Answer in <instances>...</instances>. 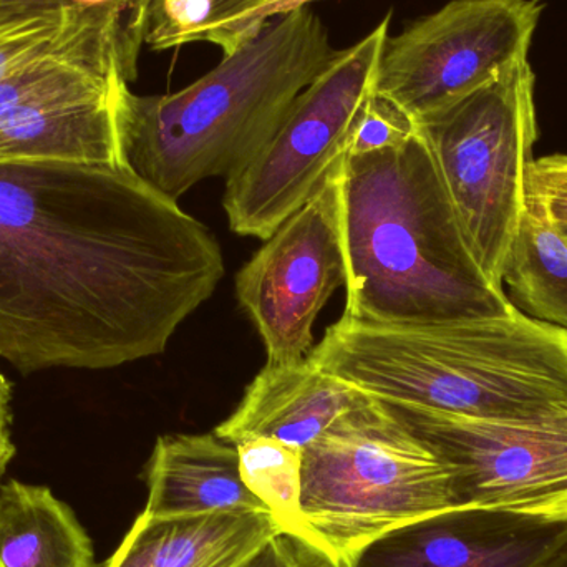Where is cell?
Here are the masks:
<instances>
[{
	"label": "cell",
	"mask_w": 567,
	"mask_h": 567,
	"mask_svg": "<svg viewBox=\"0 0 567 567\" xmlns=\"http://www.w3.org/2000/svg\"><path fill=\"white\" fill-rule=\"evenodd\" d=\"M143 513L196 516L221 512H268L243 482L238 449L212 435L159 436L145 468Z\"/></svg>",
	"instance_id": "5bb4252c"
},
{
	"label": "cell",
	"mask_w": 567,
	"mask_h": 567,
	"mask_svg": "<svg viewBox=\"0 0 567 567\" xmlns=\"http://www.w3.org/2000/svg\"><path fill=\"white\" fill-rule=\"evenodd\" d=\"M556 226H558V228L561 229L563 236H565L566 241H567V226H559V225H556Z\"/></svg>",
	"instance_id": "4316f807"
},
{
	"label": "cell",
	"mask_w": 567,
	"mask_h": 567,
	"mask_svg": "<svg viewBox=\"0 0 567 567\" xmlns=\"http://www.w3.org/2000/svg\"><path fill=\"white\" fill-rule=\"evenodd\" d=\"M535 82L532 65L522 60L415 123L476 262L502 289L506 258L526 209L538 138Z\"/></svg>",
	"instance_id": "8992f818"
},
{
	"label": "cell",
	"mask_w": 567,
	"mask_h": 567,
	"mask_svg": "<svg viewBox=\"0 0 567 567\" xmlns=\"http://www.w3.org/2000/svg\"><path fill=\"white\" fill-rule=\"evenodd\" d=\"M380 402L449 466L460 508L567 522V406L496 420Z\"/></svg>",
	"instance_id": "ba28073f"
},
{
	"label": "cell",
	"mask_w": 567,
	"mask_h": 567,
	"mask_svg": "<svg viewBox=\"0 0 567 567\" xmlns=\"http://www.w3.org/2000/svg\"><path fill=\"white\" fill-rule=\"evenodd\" d=\"M266 0H150L145 43L155 52L212 43L229 22Z\"/></svg>",
	"instance_id": "d6986e66"
},
{
	"label": "cell",
	"mask_w": 567,
	"mask_h": 567,
	"mask_svg": "<svg viewBox=\"0 0 567 567\" xmlns=\"http://www.w3.org/2000/svg\"><path fill=\"white\" fill-rule=\"evenodd\" d=\"M236 449L243 482L275 516L284 535L316 549L300 508L302 450L271 439L246 440Z\"/></svg>",
	"instance_id": "ac0fdd59"
},
{
	"label": "cell",
	"mask_w": 567,
	"mask_h": 567,
	"mask_svg": "<svg viewBox=\"0 0 567 567\" xmlns=\"http://www.w3.org/2000/svg\"><path fill=\"white\" fill-rule=\"evenodd\" d=\"M309 357L367 395L449 415L538 419L567 406V330L516 309L415 327L342 317Z\"/></svg>",
	"instance_id": "277c9868"
},
{
	"label": "cell",
	"mask_w": 567,
	"mask_h": 567,
	"mask_svg": "<svg viewBox=\"0 0 567 567\" xmlns=\"http://www.w3.org/2000/svg\"><path fill=\"white\" fill-rule=\"evenodd\" d=\"M313 2H317V0H266L261 6L241 13L228 25L223 27L213 37L212 43L223 50V55H228V53L235 52L238 47H241L249 37L259 32V29L269 20L287 16L293 10L309 7Z\"/></svg>",
	"instance_id": "603a6c76"
},
{
	"label": "cell",
	"mask_w": 567,
	"mask_h": 567,
	"mask_svg": "<svg viewBox=\"0 0 567 567\" xmlns=\"http://www.w3.org/2000/svg\"><path fill=\"white\" fill-rule=\"evenodd\" d=\"M502 284L516 310L567 330V241L533 196L526 198Z\"/></svg>",
	"instance_id": "e0dca14e"
},
{
	"label": "cell",
	"mask_w": 567,
	"mask_h": 567,
	"mask_svg": "<svg viewBox=\"0 0 567 567\" xmlns=\"http://www.w3.org/2000/svg\"><path fill=\"white\" fill-rule=\"evenodd\" d=\"M539 16L536 0H452L389 37L375 93L420 122L528 60Z\"/></svg>",
	"instance_id": "9c48e42d"
},
{
	"label": "cell",
	"mask_w": 567,
	"mask_h": 567,
	"mask_svg": "<svg viewBox=\"0 0 567 567\" xmlns=\"http://www.w3.org/2000/svg\"><path fill=\"white\" fill-rule=\"evenodd\" d=\"M336 52L322 20L302 7L266 22L179 92L136 95L123 85L115 103L123 165L175 202L203 179L231 176L271 142Z\"/></svg>",
	"instance_id": "3957f363"
},
{
	"label": "cell",
	"mask_w": 567,
	"mask_h": 567,
	"mask_svg": "<svg viewBox=\"0 0 567 567\" xmlns=\"http://www.w3.org/2000/svg\"><path fill=\"white\" fill-rule=\"evenodd\" d=\"M370 395L330 375L310 357L299 363H268L215 435L238 445L271 439L303 450Z\"/></svg>",
	"instance_id": "7c38bea8"
},
{
	"label": "cell",
	"mask_w": 567,
	"mask_h": 567,
	"mask_svg": "<svg viewBox=\"0 0 567 567\" xmlns=\"http://www.w3.org/2000/svg\"><path fill=\"white\" fill-rule=\"evenodd\" d=\"M12 396L13 383L0 369V480L17 453L12 442Z\"/></svg>",
	"instance_id": "d4e9b609"
},
{
	"label": "cell",
	"mask_w": 567,
	"mask_h": 567,
	"mask_svg": "<svg viewBox=\"0 0 567 567\" xmlns=\"http://www.w3.org/2000/svg\"><path fill=\"white\" fill-rule=\"evenodd\" d=\"M0 567H102L73 509L47 486L0 488Z\"/></svg>",
	"instance_id": "9a60e30c"
},
{
	"label": "cell",
	"mask_w": 567,
	"mask_h": 567,
	"mask_svg": "<svg viewBox=\"0 0 567 567\" xmlns=\"http://www.w3.org/2000/svg\"><path fill=\"white\" fill-rule=\"evenodd\" d=\"M415 123L389 100L373 95L350 133L347 155L396 148L412 138Z\"/></svg>",
	"instance_id": "ffe728a7"
},
{
	"label": "cell",
	"mask_w": 567,
	"mask_h": 567,
	"mask_svg": "<svg viewBox=\"0 0 567 567\" xmlns=\"http://www.w3.org/2000/svg\"><path fill=\"white\" fill-rule=\"evenodd\" d=\"M526 186L555 225L567 226V155L533 159Z\"/></svg>",
	"instance_id": "7402d4cb"
},
{
	"label": "cell",
	"mask_w": 567,
	"mask_h": 567,
	"mask_svg": "<svg viewBox=\"0 0 567 567\" xmlns=\"http://www.w3.org/2000/svg\"><path fill=\"white\" fill-rule=\"evenodd\" d=\"M545 567H567V545Z\"/></svg>",
	"instance_id": "484cf974"
},
{
	"label": "cell",
	"mask_w": 567,
	"mask_h": 567,
	"mask_svg": "<svg viewBox=\"0 0 567 567\" xmlns=\"http://www.w3.org/2000/svg\"><path fill=\"white\" fill-rule=\"evenodd\" d=\"M343 158L236 276V293L261 333L268 363L289 365L310 355L313 322L333 290L346 282L340 236Z\"/></svg>",
	"instance_id": "30bf717a"
},
{
	"label": "cell",
	"mask_w": 567,
	"mask_h": 567,
	"mask_svg": "<svg viewBox=\"0 0 567 567\" xmlns=\"http://www.w3.org/2000/svg\"><path fill=\"white\" fill-rule=\"evenodd\" d=\"M340 236L343 319L415 327L515 310L476 262L419 130L396 148L346 155Z\"/></svg>",
	"instance_id": "7a4b0ae2"
},
{
	"label": "cell",
	"mask_w": 567,
	"mask_h": 567,
	"mask_svg": "<svg viewBox=\"0 0 567 567\" xmlns=\"http://www.w3.org/2000/svg\"><path fill=\"white\" fill-rule=\"evenodd\" d=\"M145 35L118 10L66 9L0 25V80L40 60L120 49L138 60Z\"/></svg>",
	"instance_id": "2e32d148"
},
{
	"label": "cell",
	"mask_w": 567,
	"mask_h": 567,
	"mask_svg": "<svg viewBox=\"0 0 567 567\" xmlns=\"http://www.w3.org/2000/svg\"><path fill=\"white\" fill-rule=\"evenodd\" d=\"M241 567H332L326 558L316 549L309 548L303 543L278 536L266 545L255 558L249 559Z\"/></svg>",
	"instance_id": "cb8c5ba5"
},
{
	"label": "cell",
	"mask_w": 567,
	"mask_h": 567,
	"mask_svg": "<svg viewBox=\"0 0 567 567\" xmlns=\"http://www.w3.org/2000/svg\"><path fill=\"white\" fill-rule=\"evenodd\" d=\"M390 22L392 12L359 42L333 53L271 142L228 176L223 203L236 235L271 238L347 155L353 125L375 95Z\"/></svg>",
	"instance_id": "52a82bcc"
},
{
	"label": "cell",
	"mask_w": 567,
	"mask_h": 567,
	"mask_svg": "<svg viewBox=\"0 0 567 567\" xmlns=\"http://www.w3.org/2000/svg\"><path fill=\"white\" fill-rule=\"evenodd\" d=\"M566 545L567 522L458 508L382 536L350 567H545Z\"/></svg>",
	"instance_id": "8fae6325"
},
{
	"label": "cell",
	"mask_w": 567,
	"mask_h": 567,
	"mask_svg": "<svg viewBox=\"0 0 567 567\" xmlns=\"http://www.w3.org/2000/svg\"><path fill=\"white\" fill-rule=\"evenodd\" d=\"M223 276L209 229L125 165L0 162V359L19 372L158 355Z\"/></svg>",
	"instance_id": "6da1fadb"
},
{
	"label": "cell",
	"mask_w": 567,
	"mask_h": 567,
	"mask_svg": "<svg viewBox=\"0 0 567 567\" xmlns=\"http://www.w3.org/2000/svg\"><path fill=\"white\" fill-rule=\"evenodd\" d=\"M282 535L268 512L142 513L102 567H241Z\"/></svg>",
	"instance_id": "4fadbf2b"
},
{
	"label": "cell",
	"mask_w": 567,
	"mask_h": 567,
	"mask_svg": "<svg viewBox=\"0 0 567 567\" xmlns=\"http://www.w3.org/2000/svg\"><path fill=\"white\" fill-rule=\"evenodd\" d=\"M300 508L317 551L350 567L382 536L460 506L449 466L369 396L302 450Z\"/></svg>",
	"instance_id": "5b68a950"
},
{
	"label": "cell",
	"mask_w": 567,
	"mask_h": 567,
	"mask_svg": "<svg viewBox=\"0 0 567 567\" xmlns=\"http://www.w3.org/2000/svg\"><path fill=\"white\" fill-rule=\"evenodd\" d=\"M150 0H0V25L32 17L52 16L66 9L118 10L143 33Z\"/></svg>",
	"instance_id": "44dd1931"
}]
</instances>
